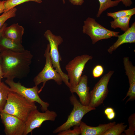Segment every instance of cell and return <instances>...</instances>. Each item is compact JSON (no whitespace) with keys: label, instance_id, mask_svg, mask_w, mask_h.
I'll list each match as a JSON object with an SVG mask.
<instances>
[{"label":"cell","instance_id":"obj_1","mask_svg":"<svg viewBox=\"0 0 135 135\" xmlns=\"http://www.w3.org/2000/svg\"><path fill=\"white\" fill-rule=\"evenodd\" d=\"M3 78L14 80L26 77L30 70L33 55L25 50L20 52L5 50L0 52Z\"/></svg>","mask_w":135,"mask_h":135},{"label":"cell","instance_id":"obj_2","mask_svg":"<svg viewBox=\"0 0 135 135\" xmlns=\"http://www.w3.org/2000/svg\"><path fill=\"white\" fill-rule=\"evenodd\" d=\"M37 109L35 102L30 101L11 91L3 109L0 112L12 115L25 122L30 114Z\"/></svg>","mask_w":135,"mask_h":135},{"label":"cell","instance_id":"obj_3","mask_svg":"<svg viewBox=\"0 0 135 135\" xmlns=\"http://www.w3.org/2000/svg\"><path fill=\"white\" fill-rule=\"evenodd\" d=\"M70 100L73 106V109L66 122L55 130L53 132L54 133H58L74 126H79L84 116L89 112L96 109L95 108L83 105L73 94L70 96Z\"/></svg>","mask_w":135,"mask_h":135},{"label":"cell","instance_id":"obj_4","mask_svg":"<svg viewBox=\"0 0 135 135\" xmlns=\"http://www.w3.org/2000/svg\"><path fill=\"white\" fill-rule=\"evenodd\" d=\"M44 36L49 42V53L53 66L60 74L63 82L69 88L71 86L69 82L68 75L62 70L60 63L62 60V58L59 52L58 46L62 42L63 39L60 36L54 35L49 30H47L45 32Z\"/></svg>","mask_w":135,"mask_h":135},{"label":"cell","instance_id":"obj_5","mask_svg":"<svg viewBox=\"0 0 135 135\" xmlns=\"http://www.w3.org/2000/svg\"><path fill=\"white\" fill-rule=\"evenodd\" d=\"M84 22L83 33L90 36L93 44L100 40L110 38L112 37H117L120 33L105 28L93 18L88 17Z\"/></svg>","mask_w":135,"mask_h":135},{"label":"cell","instance_id":"obj_6","mask_svg":"<svg viewBox=\"0 0 135 135\" xmlns=\"http://www.w3.org/2000/svg\"><path fill=\"white\" fill-rule=\"evenodd\" d=\"M50 46L49 44L44 54L46 58V62L42 70L34 78L33 81L35 86H38L41 83L43 85L39 90V93L42 91L46 82L51 80H54L57 84H62V80L60 74L54 68L49 53Z\"/></svg>","mask_w":135,"mask_h":135},{"label":"cell","instance_id":"obj_7","mask_svg":"<svg viewBox=\"0 0 135 135\" xmlns=\"http://www.w3.org/2000/svg\"><path fill=\"white\" fill-rule=\"evenodd\" d=\"M5 83L9 86L12 91L15 92L28 100L36 102L41 106L42 110L44 112L48 110L49 104L42 100L38 95L39 89L37 86L28 88L22 85L19 82H16L14 80L6 79Z\"/></svg>","mask_w":135,"mask_h":135},{"label":"cell","instance_id":"obj_8","mask_svg":"<svg viewBox=\"0 0 135 135\" xmlns=\"http://www.w3.org/2000/svg\"><path fill=\"white\" fill-rule=\"evenodd\" d=\"M92 58V56L87 54L77 56L66 65L65 68L71 86H75L78 84L86 64Z\"/></svg>","mask_w":135,"mask_h":135},{"label":"cell","instance_id":"obj_9","mask_svg":"<svg viewBox=\"0 0 135 135\" xmlns=\"http://www.w3.org/2000/svg\"><path fill=\"white\" fill-rule=\"evenodd\" d=\"M114 72L113 70L109 71L95 84L93 89L90 92L89 106L96 108L102 103L108 94V83Z\"/></svg>","mask_w":135,"mask_h":135},{"label":"cell","instance_id":"obj_10","mask_svg":"<svg viewBox=\"0 0 135 135\" xmlns=\"http://www.w3.org/2000/svg\"><path fill=\"white\" fill-rule=\"evenodd\" d=\"M57 116L55 112L48 110L42 112H39L37 109L34 110L29 116L25 122L24 135H26L35 128H39L46 121H54Z\"/></svg>","mask_w":135,"mask_h":135},{"label":"cell","instance_id":"obj_11","mask_svg":"<svg viewBox=\"0 0 135 135\" xmlns=\"http://www.w3.org/2000/svg\"><path fill=\"white\" fill-rule=\"evenodd\" d=\"M0 116L6 135H24L25 122L18 118L7 113L0 112Z\"/></svg>","mask_w":135,"mask_h":135},{"label":"cell","instance_id":"obj_12","mask_svg":"<svg viewBox=\"0 0 135 135\" xmlns=\"http://www.w3.org/2000/svg\"><path fill=\"white\" fill-rule=\"evenodd\" d=\"M71 92L76 93L78 96L80 102L83 105L88 106L90 101V88L88 86V77L85 75L82 76L78 84L69 88Z\"/></svg>","mask_w":135,"mask_h":135},{"label":"cell","instance_id":"obj_13","mask_svg":"<svg viewBox=\"0 0 135 135\" xmlns=\"http://www.w3.org/2000/svg\"><path fill=\"white\" fill-rule=\"evenodd\" d=\"M123 64L125 73L127 76L129 84V88L124 100L128 96L129 98L126 103L128 101L134 100L135 99V67L129 60L128 57L123 58Z\"/></svg>","mask_w":135,"mask_h":135},{"label":"cell","instance_id":"obj_14","mask_svg":"<svg viewBox=\"0 0 135 135\" xmlns=\"http://www.w3.org/2000/svg\"><path fill=\"white\" fill-rule=\"evenodd\" d=\"M117 41L107 50L110 54L120 46L124 43H135V22L133 23L131 27L122 34L118 35Z\"/></svg>","mask_w":135,"mask_h":135},{"label":"cell","instance_id":"obj_15","mask_svg":"<svg viewBox=\"0 0 135 135\" xmlns=\"http://www.w3.org/2000/svg\"><path fill=\"white\" fill-rule=\"evenodd\" d=\"M116 124V122H114L108 124H100L97 126L94 127L87 125L81 121L79 126L82 135H102L107 130Z\"/></svg>","mask_w":135,"mask_h":135},{"label":"cell","instance_id":"obj_16","mask_svg":"<svg viewBox=\"0 0 135 135\" xmlns=\"http://www.w3.org/2000/svg\"><path fill=\"white\" fill-rule=\"evenodd\" d=\"M24 31V28L22 26L17 23L14 24L5 28L2 36L17 43L22 44Z\"/></svg>","mask_w":135,"mask_h":135},{"label":"cell","instance_id":"obj_17","mask_svg":"<svg viewBox=\"0 0 135 135\" xmlns=\"http://www.w3.org/2000/svg\"><path fill=\"white\" fill-rule=\"evenodd\" d=\"M5 50L20 52L25 50L22 44L17 43L2 36L0 38V52Z\"/></svg>","mask_w":135,"mask_h":135},{"label":"cell","instance_id":"obj_18","mask_svg":"<svg viewBox=\"0 0 135 135\" xmlns=\"http://www.w3.org/2000/svg\"><path fill=\"white\" fill-rule=\"evenodd\" d=\"M132 16L130 15L114 19L110 22L111 28L114 29L119 28L123 31H127L130 27L129 22Z\"/></svg>","mask_w":135,"mask_h":135},{"label":"cell","instance_id":"obj_19","mask_svg":"<svg viewBox=\"0 0 135 135\" xmlns=\"http://www.w3.org/2000/svg\"><path fill=\"white\" fill-rule=\"evenodd\" d=\"M100 4V6L96 14L97 18L99 17L103 12L107 9L118 5L121 0H98Z\"/></svg>","mask_w":135,"mask_h":135},{"label":"cell","instance_id":"obj_20","mask_svg":"<svg viewBox=\"0 0 135 135\" xmlns=\"http://www.w3.org/2000/svg\"><path fill=\"white\" fill-rule=\"evenodd\" d=\"M11 91L9 87L4 82H0V111L3 109L8 95Z\"/></svg>","mask_w":135,"mask_h":135},{"label":"cell","instance_id":"obj_21","mask_svg":"<svg viewBox=\"0 0 135 135\" xmlns=\"http://www.w3.org/2000/svg\"><path fill=\"white\" fill-rule=\"evenodd\" d=\"M124 123L116 124L107 130L102 135H119L124 132L127 125Z\"/></svg>","mask_w":135,"mask_h":135},{"label":"cell","instance_id":"obj_22","mask_svg":"<svg viewBox=\"0 0 135 135\" xmlns=\"http://www.w3.org/2000/svg\"><path fill=\"white\" fill-rule=\"evenodd\" d=\"M33 1L38 3L42 2V0H6L4 5L3 12H6L16 6L24 2Z\"/></svg>","mask_w":135,"mask_h":135},{"label":"cell","instance_id":"obj_23","mask_svg":"<svg viewBox=\"0 0 135 135\" xmlns=\"http://www.w3.org/2000/svg\"><path fill=\"white\" fill-rule=\"evenodd\" d=\"M135 14V8L131 9L122 10L114 12H107V16L111 17L114 19L127 16H133Z\"/></svg>","mask_w":135,"mask_h":135},{"label":"cell","instance_id":"obj_24","mask_svg":"<svg viewBox=\"0 0 135 135\" xmlns=\"http://www.w3.org/2000/svg\"><path fill=\"white\" fill-rule=\"evenodd\" d=\"M17 10L15 7L14 8L6 12H4L0 16V28L7 20L16 16Z\"/></svg>","mask_w":135,"mask_h":135},{"label":"cell","instance_id":"obj_25","mask_svg":"<svg viewBox=\"0 0 135 135\" xmlns=\"http://www.w3.org/2000/svg\"><path fill=\"white\" fill-rule=\"evenodd\" d=\"M128 128L124 132L126 135H134L135 133V114H131L128 119Z\"/></svg>","mask_w":135,"mask_h":135},{"label":"cell","instance_id":"obj_26","mask_svg":"<svg viewBox=\"0 0 135 135\" xmlns=\"http://www.w3.org/2000/svg\"><path fill=\"white\" fill-rule=\"evenodd\" d=\"M81 134V130L79 126H74L72 130L70 128L58 132V135H78Z\"/></svg>","mask_w":135,"mask_h":135},{"label":"cell","instance_id":"obj_27","mask_svg":"<svg viewBox=\"0 0 135 135\" xmlns=\"http://www.w3.org/2000/svg\"><path fill=\"white\" fill-rule=\"evenodd\" d=\"M104 69L100 65H98L94 67L92 70V75L94 78H98L101 76L104 72Z\"/></svg>","mask_w":135,"mask_h":135},{"label":"cell","instance_id":"obj_28","mask_svg":"<svg viewBox=\"0 0 135 135\" xmlns=\"http://www.w3.org/2000/svg\"><path fill=\"white\" fill-rule=\"evenodd\" d=\"M69 1L73 4L76 6H81L84 2V0H69Z\"/></svg>","mask_w":135,"mask_h":135},{"label":"cell","instance_id":"obj_29","mask_svg":"<svg viewBox=\"0 0 135 135\" xmlns=\"http://www.w3.org/2000/svg\"><path fill=\"white\" fill-rule=\"evenodd\" d=\"M121 2L126 7L130 6L132 4L131 0H121Z\"/></svg>","mask_w":135,"mask_h":135},{"label":"cell","instance_id":"obj_30","mask_svg":"<svg viewBox=\"0 0 135 135\" xmlns=\"http://www.w3.org/2000/svg\"><path fill=\"white\" fill-rule=\"evenodd\" d=\"M4 74L2 65V59L0 54V82H1L2 79L3 78Z\"/></svg>","mask_w":135,"mask_h":135},{"label":"cell","instance_id":"obj_31","mask_svg":"<svg viewBox=\"0 0 135 135\" xmlns=\"http://www.w3.org/2000/svg\"><path fill=\"white\" fill-rule=\"evenodd\" d=\"M116 114L114 111L106 115L108 119L110 120L113 119L115 117Z\"/></svg>","mask_w":135,"mask_h":135},{"label":"cell","instance_id":"obj_32","mask_svg":"<svg viewBox=\"0 0 135 135\" xmlns=\"http://www.w3.org/2000/svg\"><path fill=\"white\" fill-rule=\"evenodd\" d=\"M114 111L113 109L111 107H108L106 108L104 110V114L106 116L108 114Z\"/></svg>","mask_w":135,"mask_h":135},{"label":"cell","instance_id":"obj_33","mask_svg":"<svg viewBox=\"0 0 135 135\" xmlns=\"http://www.w3.org/2000/svg\"><path fill=\"white\" fill-rule=\"evenodd\" d=\"M7 26V24L5 23L2 27L0 28V38L2 36L4 31Z\"/></svg>","mask_w":135,"mask_h":135},{"label":"cell","instance_id":"obj_34","mask_svg":"<svg viewBox=\"0 0 135 135\" xmlns=\"http://www.w3.org/2000/svg\"><path fill=\"white\" fill-rule=\"evenodd\" d=\"M5 0L0 1V14L3 12L4 5Z\"/></svg>","mask_w":135,"mask_h":135},{"label":"cell","instance_id":"obj_35","mask_svg":"<svg viewBox=\"0 0 135 135\" xmlns=\"http://www.w3.org/2000/svg\"><path fill=\"white\" fill-rule=\"evenodd\" d=\"M63 3L64 4L65 3V0H62Z\"/></svg>","mask_w":135,"mask_h":135}]
</instances>
